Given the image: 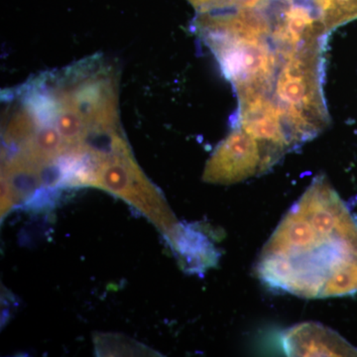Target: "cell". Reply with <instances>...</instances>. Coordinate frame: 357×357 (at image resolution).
<instances>
[{"label":"cell","mask_w":357,"mask_h":357,"mask_svg":"<svg viewBox=\"0 0 357 357\" xmlns=\"http://www.w3.org/2000/svg\"><path fill=\"white\" fill-rule=\"evenodd\" d=\"M289 356H357V349L335 331L318 323H303L282 335Z\"/></svg>","instance_id":"5"},{"label":"cell","mask_w":357,"mask_h":357,"mask_svg":"<svg viewBox=\"0 0 357 357\" xmlns=\"http://www.w3.org/2000/svg\"><path fill=\"white\" fill-rule=\"evenodd\" d=\"M86 187L98 188L123 199L154 225L167 241L180 227L165 197L143 172L130 147L98 160L89 171Z\"/></svg>","instance_id":"3"},{"label":"cell","mask_w":357,"mask_h":357,"mask_svg":"<svg viewBox=\"0 0 357 357\" xmlns=\"http://www.w3.org/2000/svg\"><path fill=\"white\" fill-rule=\"evenodd\" d=\"M192 27L236 91L232 128L255 141L268 170L328 128L330 33L311 6L301 0H225L196 13Z\"/></svg>","instance_id":"1"},{"label":"cell","mask_w":357,"mask_h":357,"mask_svg":"<svg viewBox=\"0 0 357 357\" xmlns=\"http://www.w3.org/2000/svg\"><path fill=\"white\" fill-rule=\"evenodd\" d=\"M255 141L232 128L204 166L203 180L213 185H232L267 172Z\"/></svg>","instance_id":"4"},{"label":"cell","mask_w":357,"mask_h":357,"mask_svg":"<svg viewBox=\"0 0 357 357\" xmlns=\"http://www.w3.org/2000/svg\"><path fill=\"white\" fill-rule=\"evenodd\" d=\"M333 20L338 25L357 20V0H326Z\"/></svg>","instance_id":"7"},{"label":"cell","mask_w":357,"mask_h":357,"mask_svg":"<svg viewBox=\"0 0 357 357\" xmlns=\"http://www.w3.org/2000/svg\"><path fill=\"white\" fill-rule=\"evenodd\" d=\"M96 356H161L154 349L119 333L93 335Z\"/></svg>","instance_id":"6"},{"label":"cell","mask_w":357,"mask_h":357,"mask_svg":"<svg viewBox=\"0 0 357 357\" xmlns=\"http://www.w3.org/2000/svg\"><path fill=\"white\" fill-rule=\"evenodd\" d=\"M255 272L268 288L306 299L357 293V220L325 176L282 218Z\"/></svg>","instance_id":"2"}]
</instances>
